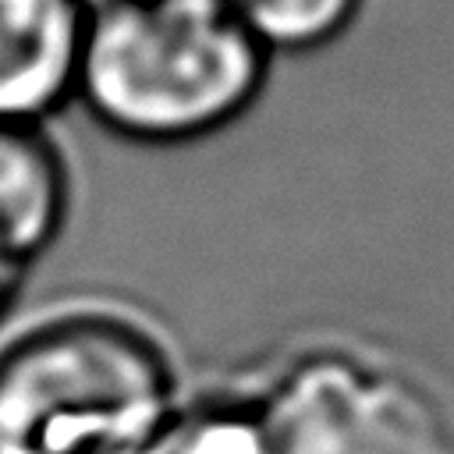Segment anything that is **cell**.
<instances>
[{
	"label": "cell",
	"mask_w": 454,
	"mask_h": 454,
	"mask_svg": "<svg viewBox=\"0 0 454 454\" xmlns=\"http://www.w3.org/2000/svg\"><path fill=\"white\" fill-rule=\"evenodd\" d=\"M273 57L231 0H89L74 103L135 145H192L238 124Z\"/></svg>",
	"instance_id": "6da1fadb"
},
{
	"label": "cell",
	"mask_w": 454,
	"mask_h": 454,
	"mask_svg": "<svg viewBox=\"0 0 454 454\" xmlns=\"http://www.w3.org/2000/svg\"><path fill=\"white\" fill-rule=\"evenodd\" d=\"M174 408L167 348L121 312L57 316L0 355V454H149Z\"/></svg>",
	"instance_id": "7a4b0ae2"
},
{
	"label": "cell",
	"mask_w": 454,
	"mask_h": 454,
	"mask_svg": "<svg viewBox=\"0 0 454 454\" xmlns=\"http://www.w3.org/2000/svg\"><path fill=\"white\" fill-rule=\"evenodd\" d=\"M89 0H0V121L46 124L74 103Z\"/></svg>",
	"instance_id": "3957f363"
},
{
	"label": "cell",
	"mask_w": 454,
	"mask_h": 454,
	"mask_svg": "<svg viewBox=\"0 0 454 454\" xmlns=\"http://www.w3.org/2000/svg\"><path fill=\"white\" fill-rule=\"evenodd\" d=\"M71 206V170L46 124L0 121V252L28 266L46 252Z\"/></svg>",
	"instance_id": "277c9868"
},
{
	"label": "cell",
	"mask_w": 454,
	"mask_h": 454,
	"mask_svg": "<svg viewBox=\"0 0 454 454\" xmlns=\"http://www.w3.org/2000/svg\"><path fill=\"white\" fill-rule=\"evenodd\" d=\"M259 46L277 57H309L340 43L369 0H231Z\"/></svg>",
	"instance_id": "5b68a950"
},
{
	"label": "cell",
	"mask_w": 454,
	"mask_h": 454,
	"mask_svg": "<svg viewBox=\"0 0 454 454\" xmlns=\"http://www.w3.org/2000/svg\"><path fill=\"white\" fill-rule=\"evenodd\" d=\"M149 454H280L270 415L231 401H195L177 404L163 429L156 433Z\"/></svg>",
	"instance_id": "8992f818"
},
{
	"label": "cell",
	"mask_w": 454,
	"mask_h": 454,
	"mask_svg": "<svg viewBox=\"0 0 454 454\" xmlns=\"http://www.w3.org/2000/svg\"><path fill=\"white\" fill-rule=\"evenodd\" d=\"M21 270H25V266H18L14 259H7V255L0 252V316L7 312L11 298L18 294V280H21Z\"/></svg>",
	"instance_id": "52a82bcc"
}]
</instances>
